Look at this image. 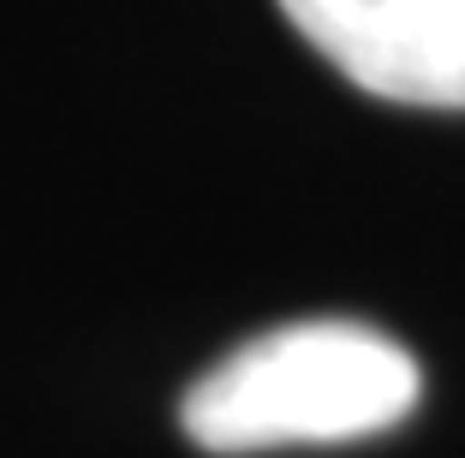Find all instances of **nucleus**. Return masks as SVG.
I'll use <instances>...</instances> for the list:
<instances>
[{
    "instance_id": "f257e3e1",
    "label": "nucleus",
    "mask_w": 465,
    "mask_h": 458,
    "mask_svg": "<svg viewBox=\"0 0 465 458\" xmlns=\"http://www.w3.org/2000/svg\"><path fill=\"white\" fill-rule=\"evenodd\" d=\"M424 393L418 357L364 322H287L192 381L179 423L203 453L334 446L394 429Z\"/></svg>"
},
{
    "instance_id": "f03ea898",
    "label": "nucleus",
    "mask_w": 465,
    "mask_h": 458,
    "mask_svg": "<svg viewBox=\"0 0 465 458\" xmlns=\"http://www.w3.org/2000/svg\"><path fill=\"white\" fill-rule=\"evenodd\" d=\"M281 13L364 95L465 108V0H281Z\"/></svg>"
}]
</instances>
